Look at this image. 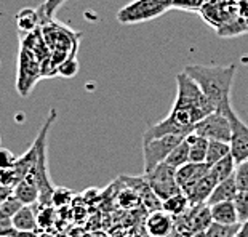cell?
<instances>
[{
	"label": "cell",
	"instance_id": "6da1fadb",
	"mask_svg": "<svg viewBox=\"0 0 248 237\" xmlns=\"http://www.w3.org/2000/svg\"><path fill=\"white\" fill-rule=\"evenodd\" d=\"M184 72L200 87L210 104L218 112H226L231 106V92L237 72L235 64L229 66H202L189 64Z\"/></svg>",
	"mask_w": 248,
	"mask_h": 237
},
{
	"label": "cell",
	"instance_id": "7a4b0ae2",
	"mask_svg": "<svg viewBox=\"0 0 248 237\" xmlns=\"http://www.w3.org/2000/svg\"><path fill=\"white\" fill-rule=\"evenodd\" d=\"M56 115H58L56 109H50L48 117H46L44 127L40 128L39 135H37L34 140V143L37 144V165L32 173L37 178V184H39V191H40L39 204L40 205H51V199H53V192H55V186L48 175V162H46V136H48L51 125L55 124Z\"/></svg>",
	"mask_w": 248,
	"mask_h": 237
},
{
	"label": "cell",
	"instance_id": "3957f363",
	"mask_svg": "<svg viewBox=\"0 0 248 237\" xmlns=\"http://www.w3.org/2000/svg\"><path fill=\"white\" fill-rule=\"evenodd\" d=\"M173 104L189 111L199 122L215 111L200 87L184 71L176 76V98Z\"/></svg>",
	"mask_w": 248,
	"mask_h": 237
},
{
	"label": "cell",
	"instance_id": "277c9868",
	"mask_svg": "<svg viewBox=\"0 0 248 237\" xmlns=\"http://www.w3.org/2000/svg\"><path fill=\"white\" fill-rule=\"evenodd\" d=\"M175 0H133L117 12V21L122 24H138L155 19L173 8Z\"/></svg>",
	"mask_w": 248,
	"mask_h": 237
},
{
	"label": "cell",
	"instance_id": "5b68a950",
	"mask_svg": "<svg viewBox=\"0 0 248 237\" xmlns=\"http://www.w3.org/2000/svg\"><path fill=\"white\" fill-rule=\"evenodd\" d=\"M44 76L42 61L35 56L34 51L21 45L18 55V71H16V90L21 96H28L37 80Z\"/></svg>",
	"mask_w": 248,
	"mask_h": 237
},
{
	"label": "cell",
	"instance_id": "8992f818",
	"mask_svg": "<svg viewBox=\"0 0 248 237\" xmlns=\"http://www.w3.org/2000/svg\"><path fill=\"white\" fill-rule=\"evenodd\" d=\"M144 178L154 194L160 201H167L168 197L175 196L178 192H183L176 181V168L170 167L168 164H159L151 172L144 173Z\"/></svg>",
	"mask_w": 248,
	"mask_h": 237
},
{
	"label": "cell",
	"instance_id": "52a82bcc",
	"mask_svg": "<svg viewBox=\"0 0 248 237\" xmlns=\"http://www.w3.org/2000/svg\"><path fill=\"white\" fill-rule=\"evenodd\" d=\"M186 136L181 135H167L160 138L142 141V157H144V173L151 172L159 164H163L170 152L181 143Z\"/></svg>",
	"mask_w": 248,
	"mask_h": 237
},
{
	"label": "cell",
	"instance_id": "ba28073f",
	"mask_svg": "<svg viewBox=\"0 0 248 237\" xmlns=\"http://www.w3.org/2000/svg\"><path fill=\"white\" fill-rule=\"evenodd\" d=\"M194 133L199 136H203L207 140L213 141H224L229 143L231 135H232V127L231 120L226 114L213 111L212 114H208L207 117H203L200 122L194 125Z\"/></svg>",
	"mask_w": 248,
	"mask_h": 237
},
{
	"label": "cell",
	"instance_id": "9c48e42d",
	"mask_svg": "<svg viewBox=\"0 0 248 237\" xmlns=\"http://www.w3.org/2000/svg\"><path fill=\"white\" fill-rule=\"evenodd\" d=\"M231 120L232 135H231V154L234 157L235 164L248 160V125L242 120L237 112L232 108H229L226 112Z\"/></svg>",
	"mask_w": 248,
	"mask_h": 237
},
{
	"label": "cell",
	"instance_id": "30bf717a",
	"mask_svg": "<svg viewBox=\"0 0 248 237\" xmlns=\"http://www.w3.org/2000/svg\"><path fill=\"white\" fill-rule=\"evenodd\" d=\"M208 173H210V165L187 162L186 165L179 167L176 170V181L179 184V188H181V191L186 194L189 189H192Z\"/></svg>",
	"mask_w": 248,
	"mask_h": 237
},
{
	"label": "cell",
	"instance_id": "8fae6325",
	"mask_svg": "<svg viewBox=\"0 0 248 237\" xmlns=\"http://www.w3.org/2000/svg\"><path fill=\"white\" fill-rule=\"evenodd\" d=\"M175 229V217L167 213L165 210L152 212L146 220V231L149 237H168Z\"/></svg>",
	"mask_w": 248,
	"mask_h": 237
},
{
	"label": "cell",
	"instance_id": "7c38bea8",
	"mask_svg": "<svg viewBox=\"0 0 248 237\" xmlns=\"http://www.w3.org/2000/svg\"><path fill=\"white\" fill-rule=\"evenodd\" d=\"M13 196L18 197L24 205H34L35 202H39L40 191H39V184H37V178L32 172L28 173L13 188Z\"/></svg>",
	"mask_w": 248,
	"mask_h": 237
},
{
	"label": "cell",
	"instance_id": "4fadbf2b",
	"mask_svg": "<svg viewBox=\"0 0 248 237\" xmlns=\"http://www.w3.org/2000/svg\"><path fill=\"white\" fill-rule=\"evenodd\" d=\"M218 184V181L215 180L212 173L205 175L202 180H200L192 189H189L186 192V196L189 199L191 205H202V204H207L208 197L212 196L215 186Z\"/></svg>",
	"mask_w": 248,
	"mask_h": 237
},
{
	"label": "cell",
	"instance_id": "5bb4252c",
	"mask_svg": "<svg viewBox=\"0 0 248 237\" xmlns=\"http://www.w3.org/2000/svg\"><path fill=\"white\" fill-rule=\"evenodd\" d=\"M237 192H239V188L235 184V178L232 175L228 180L221 181L215 186L212 196L208 197L207 205H215L219 202H228V201H234Z\"/></svg>",
	"mask_w": 248,
	"mask_h": 237
},
{
	"label": "cell",
	"instance_id": "9a60e30c",
	"mask_svg": "<svg viewBox=\"0 0 248 237\" xmlns=\"http://www.w3.org/2000/svg\"><path fill=\"white\" fill-rule=\"evenodd\" d=\"M210 210H212V218L215 223H221V224H240L239 221V215H237L234 201H228V202H219L215 205H208Z\"/></svg>",
	"mask_w": 248,
	"mask_h": 237
},
{
	"label": "cell",
	"instance_id": "2e32d148",
	"mask_svg": "<svg viewBox=\"0 0 248 237\" xmlns=\"http://www.w3.org/2000/svg\"><path fill=\"white\" fill-rule=\"evenodd\" d=\"M15 231H40L37 223V213L32 205H23L19 212L12 218Z\"/></svg>",
	"mask_w": 248,
	"mask_h": 237
},
{
	"label": "cell",
	"instance_id": "e0dca14e",
	"mask_svg": "<svg viewBox=\"0 0 248 237\" xmlns=\"http://www.w3.org/2000/svg\"><path fill=\"white\" fill-rule=\"evenodd\" d=\"M186 141L189 143V162H194V164H205L210 140L195 135L192 131V133H189L186 136Z\"/></svg>",
	"mask_w": 248,
	"mask_h": 237
},
{
	"label": "cell",
	"instance_id": "ac0fdd59",
	"mask_svg": "<svg viewBox=\"0 0 248 237\" xmlns=\"http://www.w3.org/2000/svg\"><path fill=\"white\" fill-rule=\"evenodd\" d=\"M42 21V15L39 10L34 8H23L21 12L16 15V26L21 32H34V31L39 29Z\"/></svg>",
	"mask_w": 248,
	"mask_h": 237
},
{
	"label": "cell",
	"instance_id": "d6986e66",
	"mask_svg": "<svg viewBox=\"0 0 248 237\" xmlns=\"http://www.w3.org/2000/svg\"><path fill=\"white\" fill-rule=\"evenodd\" d=\"M189 208H191V202H189V199L184 192H178L162 202V210H165L167 213H170L175 218L184 215Z\"/></svg>",
	"mask_w": 248,
	"mask_h": 237
},
{
	"label": "cell",
	"instance_id": "ffe728a7",
	"mask_svg": "<svg viewBox=\"0 0 248 237\" xmlns=\"http://www.w3.org/2000/svg\"><path fill=\"white\" fill-rule=\"evenodd\" d=\"M235 165L237 164H235L234 157H232V154H229L228 157H224V159H221L219 162H216L213 167H210V173H212L216 181L221 183L234 175Z\"/></svg>",
	"mask_w": 248,
	"mask_h": 237
},
{
	"label": "cell",
	"instance_id": "44dd1931",
	"mask_svg": "<svg viewBox=\"0 0 248 237\" xmlns=\"http://www.w3.org/2000/svg\"><path fill=\"white\" fill-rule=\"evenodd\" d=\"M229 154H231V144L229 143L210 140L208 152H207V160H205V164L210 165V167H213L216 162H219L221 159L228 157Z\"/></svg>",
	"mask_w": 248,
	"mask_h": 237
},
{
	"label": "cell",
	"instance_id": "7402d4cb",
	"mask_svg": "<svg viewBox=\"0 0 248 237\" xmlns=\"http://www.w3.org/2000/svg\"><path fill=\"white\" fill-rule=\"evenodd\" d=\"M187 162H189V143L186 141V138H184L181 143H179L175 149L170 152V156L167 157L165 164H168L170 167L178 170L179 167L186 165Z\"/></svg>",
	"mask_w": 248,
	"mask_h": 237
},
{
	"label": "cell",
	"instance_id": "603a6c76",
	"mask_svg": "<svg viewBox=\"0 0 248 237\" xmlns=\"http://www.w3.org/2000/svg\"><path fill=\"white\" fill-rule=\"evenodd\" d=\"M240 224H221L213 223L210 224V228L205 231L207 237H235L237 231H239Z\"/></svg>",
	"mask_w": 248,
	"mask_h": 237
},
{
	"label": "cell",
	"instance_id": "cb8c5ba5",
	"mask_svg": "<svg viewBox=\"0 0 248 237\" xmlns=\"http://www.w3.org/2000/svg\"><path fill=\"white\" fill-rule=\"evenodd\" d=\"M56 221V212L50 205H42V210L37 213V223L40 231H48Z\"/></svg>",
	"mask_w": 248,
	"mask_h": 237
},
{
	"label": "cell",
	"instance_id": "d4e9b609",
	"mask_svg": "<svg viewBox=\"0 0 248 237\" xmlns=\"http://www.w3.org/2000/svg\"><path fill=\"white\" fill-rule=\"evenodd\" d=\"M234 205L237 210V215H239V221L240 223H245L248 221V191H239L234 199Z\"/></svg>",
	"mask_w": 248,
	"mask_h": 237
},
{
	"label": "cell",
	"instance_id": "484cf974",
	"mask_svg": "<svg viewBox=\"0 0 248 237\" xmlns=\"http://www.w3.org/2000/svg\"><path fill=\"white\" fill-rule=\"evenodd\" d=\"M234 178L239 191H248V160L235 165Z\"/></svg>",
	"mask_w": 248,
	"mask_h": 237
},
{
	"label": "cell",
	"instance_id": "4316f807",
	"mask_svg": "<svg viewBox=\"0 0 248 237\" xmlns=\"http://www.w3.org/2000/svg\"><path fill=\"white\" fill-rule=\"evenodd\" d=\"M23 205L24 204L21 202L18 197L10 196L3 204H0V213L5 215V217H8V218H13L15 215L19 212V208L23 207Z\"/></svg>",
	"mask_w": 248,
	"mask_h": 237
},
{
	"label": "cell",
	"instance_id": "83f0119b",
	"mask_svg": "<svg viewBox=\"0 0 248 237\" xmlns=\"http://www.w3.org/2000/svg\"><path fill=\"white\" fill-rule=\"evenodd\" d=\"M58 74H60L61 77H74L78 71V63L76 60V55H72L67 58L66 61H62L60 66L56 67Z\"/></svg>",
	"mask_w": 248,
	"mask_h": 237
},
{
	"label": "cell",
	"instance_id": "f1b7e54d",
	"mask_svg": "<svg viewBox=\"0 0 248 237\" xmlns=\"http://www.w3.org/2000/svg\"><path fill=\"white\" fill-rule=\"evenodd\" d=\"M72 194L74 192L69 191V189H66V188H55L53 199H51V205H55L56 208L66 207V205L71 202Z\"/></svg>",
	"mask_w": 248,
	"mask_h": 237
},
{
	"label": "cell",
	"instance_id": "f546056e",
	"mask_svg": "<svg viewBox=\"0 0 248 237\" xmlns=\"http://www.w3.org/2000/svg\"><path fill=\"white\" fill-rule=\"evenodd\" d=\"M19 183L18 173L13 168H0V184L8 188H15Z\"/></svg>",
	"mask_w": 248,
	"mask_h": 237
},
{
	"label": "cell",
	"instance_id": "4dcf8cb0",
	"mask_svg": "<svg viewBox=\"0 0 248 237\" xmlns=\"http://www.w3.org/2000/svg\"><path fill=\"white\" fill-rule=\"evenodd\" d=\"M64 2L66 0H45V2L42 3L39 12H40L42 16H45L46 19H51L53 18V15L58 12V8H60Z\"/></svg>",
	"mask_w": 248,
	"mask_h": 237
},
{
	"label": "cell",
	"instance_id": "1f68e13d",
	"mask_svg": "<svg viewBox=\"0 0 248 237\" xmlns=\"http://www.w3.org/2000/svg\"><path fill=\"white\" fill-rule=\"evenodd\" d=\"M18 156H15L7 147H0V168H13L16 165Z\"/></svg>",
	"mask_w": 248,
	"mask_h": 237
},
{
	"label": "cell",
	"instance_id": "d6a6232c",
	"mask_svg": "<svg viewBox=\"0 0 248 237\" xmlns=\"http://www.w3.org/2000/svg\"><path fill=\"white\" fill-rule=\"evenodd\" d=\"M203 2L202 0H175L173 8L179 10H200L202 8Z\"/></svg>",
	"mask_w": 248,
	"mask_h": 237
},
{
	"label": "cell",
	"instance_id": "836d02e7",
	"mask_svg": "<svg viewBox=\"0 0 248 237\" xmlns=\"http://www.w3.org/2000/svg\"><path fill=\"white\" fill-rule=\"evenodd\" d=\"M13 231L15 229L12 224V218H8L0 213V237H12Z\"/></svg>",
	"mask_w": 248,
	"mask_h": 237
},
{
	"label": "cell",
	"instance_id": "e575fe53",
	"mask_svg": "<svg viewBox=\"0 0 248 237\" xmlns=\"http://www.w3.org/2000/svg\"><path fill=\"white\" fill-rule=\"evenodd\" d=\"M10 196H13V188H8V186L0 184V204H3Z\"/></svg>",
	"mask_w": 248,
	"mask_h": 237
},
{
	"label": "cell",
	"instance_id": "d590c367",
	"mask_svg": "<svg viewBox=\"0 0 248 237\" xmlns=\"http://www.w3.org/2000/svg\"><path fill=\"white\" fill-rule=\"evenodd\" d=\"M12 237H40V231H13Z\"/></svg>",
	"mask_w": 248,
	"mask_h": 237
},
{
	"label": "cell",
	"instance_id": "8d00e7d4",
	"mask_svg": "<svg viewBox=\"0 0 248 237\" xmlns=\"http://www.w3.org/2000/svg\"><path fill=\"white\" fill-rule=\"evenodd\" d=\"M235 237H248V221L240 223V228H239V231H237Z\"/></svg>",
	"mask_w": 248,
	"mask_h": 237
},
{
	"label": "cell",
	"instance_id": "74e56055",
	"mask_svg": "<svg viewBox=\"0 0 248 237\" xmlns=\"http://www.w3.org/2000/svg\"><path fill=\"white\" fill-rule=\"evenodd\" d=\"M40 237H64L61 234H51L50 231H40Z\"/></svg>",
	"mask_w": 248,
	"mask_h": 237
},
{
	"label": "cell",
	"instance_id": "f35d334b",
	"mask_svg": "<svg viewBox=\"0 0 248 237\" xmlns=\"http://www.w3.org/2000/svg\"><path fill=\"white\" fill-rule=\"evenodd\" d=\"M0 147H2V138H0Z\"/></svg>",
	"mask_w": 248,
	"mask_h": 237
}]
</instances>
